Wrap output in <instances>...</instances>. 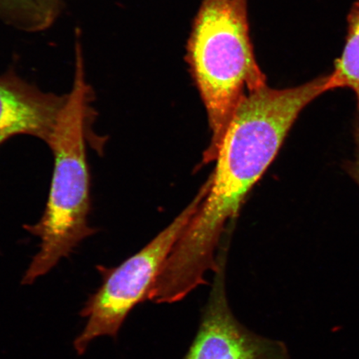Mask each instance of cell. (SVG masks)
<instances>
[{"mask_svg":"<svg viewBox=\"0 0 359 359\" xmlns=\"http://www.w3.org/2000/svg\"><path fill=\"white\" fill-rule=\"evenodd\" d=\"M64 0H0V13L26 29L43 30L60 15Z\"/></svg>","mask_w":359,"mask_h":359,"instance_id":"8","label":"cell"},{"mask_svg":"<svg viewBox=\"0 0 359 359\" xmlns=\"http://www.w3.org/2000/svg\"><path fill=\"white\" fill-rule=\"evenodd\" d=\"M347 22L344 49L330 74V86L331 91L337 88L352 90L356 96L359 111V0H355L350 8Z\"/></svg>","mask_w":359,"mask_h":359,"instance_id":"7","label":"cell"},{"mask_svg":"<svg viewBox=\"0 0 359 359\" xmlns=\"http://www.w3.org/2000/svg\"><path fill=\"white\" fill-rule=\"evenodd\" d=\"M357 149L355 158L353 161H349L346 165L348 173L355 181L359 186V133H356Z\"/></svg>","mask_w":359,"mask_h":359,"instance_id":"9","label":"cell"},{"mask_svg":"<svg viewBox=\"0 0 359 359\" xmlns=\"http://www.w3.org/2000/svg\"><path fill=\"white\" fill-rule=\"evenodd\" d=\"M67 100V94L42 92L15 74L0 76V146L18 135L47 143Z\"/></svg>","mask_w":359,"mask_h":359,"instance_id":"6","label":"cell"},{"mask_svg":"<svg viewBox=\"0 0 359 359\" xmlns=\"http://www.w3.org/2000/svg\"><path fill=\"white\" fill-rule=\"evenodd\" d=\"M209 187L208 180L187 208L133 257L118 266L97 267L102 283L80 313L87 322L74 342L79 354L86 352L89 344L100 337L116 338L133 309L149 299L170 251L199 209Z\"/></svg>","mask_w":359,"mask_h":359,"instance_id":"4","label":"cell"},{"mask_svg":"<svg viewBox=\"0 0 359 359\" xmlns=\"http://www.w3.org/2000/svg\"><path fill=\"white\" fill-rule=\"evenodd\" d=\"M330 76L298 86L260 88L246 94L215 159L208 194L170 251L152 296L173 304L205 285V273L217 271L215 259L224 226L239 212L252 187L275 160L300 114L330 92Z\"/></svg>","mask_w":359,"mask_h":359,"instance_id":"1","label":"cell"},{"mask_svg":"<svg viewBox=\"0 0 359 359\" xmlns=\"http://www.w3.org/2000/svg\"><path fill=\"white\" fill-rule=\"evenodd\" d=\"M93 91L85 80L82 48L76 45L75 74L70 93L55 130L46 144L53 156V170L46 206L37 223L25 230L40 240L39 250L31 262L22 285H32L60 260L69 257L97 230L88 223L91 210V178L88 144L102 147L93 124L96 112Z\"/></svg>","mask_w":359,"mask_h":359,"instance_id":"2","label":"cell"},{"mask_svg":"<svg viewBox=\"0 0 359 359\" xmlns=\"http://www.w3.org/2000/svg\"><path fill=\"white\" fill-rule=\"evenodd\" d=\"M183 359H290L280 340L255 334L233 313L224 266L219 262L198 331Z\"/></svg>","mask_w":359,"mask_h":359,"instance_id":"5","label":"cell"},{"mask_svg":"<svg viewBox=\"0 0 359 359\" xmlns=\"http://www.w3.org/2000/svg\"><path fill=\"white\" fill-rule=\"evenodd\" d=\"M186 62L212 132L203 157L209 163L217 159L246 94L267 85L251 42L248 0H202L187 40Z\"/></svg>","mask_w":359,"mask_h":359,"instance_id":"3","label":"cell"}]
</instances>
